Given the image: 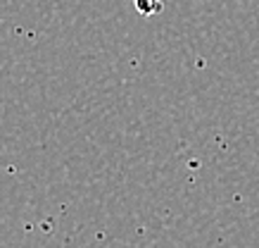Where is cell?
Returning a JSON list of instances; mask_svg holds the SVG:
<instances>
[{
    "mask_svg": "<svg viewBox=\"0 0 259 248\" xmlns=\"http://www.w3.org/2000/svg\"><path fill=\"white\" fill-rule=\"evenodd\" d=\"M136 8H138V12H143L145 17H152L162 10V3H159V0H136Z\"/></svg>",
    "mask_w": 259,
    "mask_h": 248,
    "instance_id": "cell-1",
    "label": "cell"
}]
</instances>
